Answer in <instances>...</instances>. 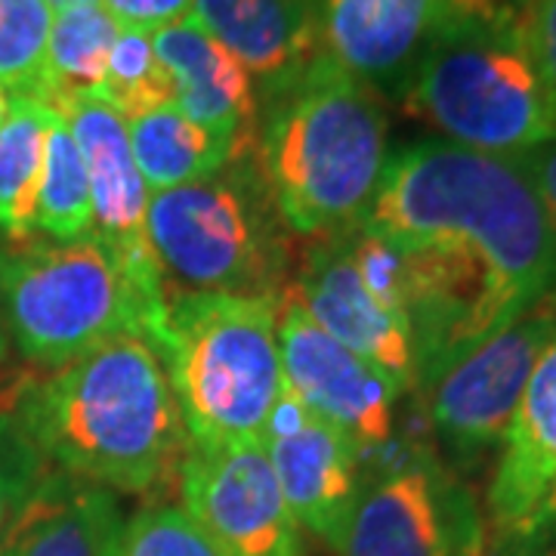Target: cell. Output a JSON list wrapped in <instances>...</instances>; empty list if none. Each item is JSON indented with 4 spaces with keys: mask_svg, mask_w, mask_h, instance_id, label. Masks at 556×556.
Instances as JSON below:
<instances>
[{
    "mask_svg": "<svg viewBox=\"0 0 556 556\" xmlns=\"http://www.w3.org/2000/svg\"><path fill=\"white\" fill-rule=\"evenodd\" d=\"M118 35V20L100 0L56 10L47 38L43 90L38 100L60 112L65 102L93 97L105 78V65Z\"/></svg>",
    "mask_w": 556,
    "mask_h": 556,
    "instance_id": "44dd1931",
    "label": "cell"
},
{
    "mask_svg": "<svg viewBox=\"0 0 556 556\" xmlns=\"http://www.w3.org/2000/svg\"><path fill=\"white\" fill-rule=\"evenodd\" d=\"M10 102H13V93L0 84V124H3L7 115H10Z\"/></svg>",
    "mask_w": 556,
    "mask_h": 556,
    "instance_id": "836d02e7",
    "label": "cell"
},
{
    "mask_svg": "<svg viewBox=\"0 0 556 556\" xmlns=\"http://www.w3.org/2000/svg\"><path fill=\"white\" fill-rule=\"evenodd\" d=\"M492 3L510 7V10H519V13H526V7H529V0H492Z\"/></svg>",
    "mask_w": 556,
    "mask_h": 556,
    "instance_id": "d590c367",
    "label": "cell"
},
{
    "mask_svg": "<svg viewBox=\"0 0 556 556\" xmlns=\"http://www.w3.org/2000/svg\"><path fill=\"white\" fill-rule=\"evenodd\" d=\"M273 294L167 291L159 356L189 445H263L285 371Z\"/></svg>",
    "mask_w": 556,
    "mask_h": 556,
    "instance_id": "5b68a950",
    "label": "cell"
},
{
    "mask_svg": "<svg viewBox=\"0 0 556 556\" xmlns=\"http://www.w3.org/2000/svg\"><path fill=\"white\" fill-rule=\"evenodd\" d=\"M294 232L260 174L254 152L217 174L149 195V241L164 285L281 298Z\"/></svg>",
    "mask_w": 556,
    "mask_h": 556,
    "instance_id": "8992f818",
    "label": "cell"
},
{
    "mask_svg": "<svg viewBox=\"0 0 556 556\" xmlns=\"http://www.w3.org/2000/svg\"><path fill=\"white\" fill-rule=\"evenodd\" d=\"M60 115L78 142L90 179L93 236L118 257L149 309L167 321V285L149 241V189L142 182L127 124L97 97L65 102Z\"/></svg>",
    "mask_w": 556,
    "mask_h": 556,
    "instance_id": "4fadbf2b",
    "label": "cell"
},
{
    "mask_svg": "<svg viewBox=\"0 0 556 556\" xmlns=\"http://www.w3.org/2000/svg\"><path fill=\"white\" fill-rule=\"evenodd\" d=\"M399 102L442 139L501 159L556 137L522 13L492 0H455Z\"/></svg>",
    "mask_w": 556,
    "mask_h": 556,
    "instance_id": "277c9868",
    "label": "cell"
},
{
    "mask_svg": "<svg viewBox=\"0 0 556 556\" xmlns=\"http://www.w3.org/2000/svg\"><path fill=\"white\" fill-rule=\"evenodd\" d=\"M50 25L43 0H0V84L13 97H40Z\"/></svg>",
    "mask_w": 556,
    "mask_h": 556,
    "instance_id": "d4e9b609",
    "label": "cell"
},
{
    "mask_svg": "<svg viewBox=\"0 0 556 556\" xmlns=\"http://www.w3.org/2000/svg\"><path fill=\"white\" fill-rule=\"evenodd\" d=\"M288 291L321 331L371 362L408 396L417 387L396 251L365 229L309 241Z\"/></svg>",
    "mask_w": 556,
    "mask_h": 556,
    "instance_id": "9c48e42d",
    "label": "cell"
},
{
    "mask_svg": "<svg viewBox=\"0 0 556 556\" xmlns=\"http://www.w3.org/2000/svg\"><path fill=\"white\" fill-rule=\"evenodd\" d=\"M152 43L174 80L179 112L229 142L236 159L254 152L260 93L244 62L192 16L152 31Z\"/></svg>",
    "mask_w": 556,
    "mask_h": 556,
    "instance_id": "2e32d148",
    "label": "cell"
},
{
    "mask_svg": "<svg viewBox=\"0 0 556 556\" xmlns=\"http://www.w3.org/2000/svg\"><path fill=\"white\" fill-rule=\"evenodd\" d=\"M522 25L538 78L544 84V93L556 115V0H529Z\"/></svg>",
    "mask_w": 556,
    "mask_h": 556,
    "instance_id": "83f0119b",
    "label": "cell"
},
{
    "mask_svg": "<svg viewBox=\"0 0 556 556\" xmlns=\"http://www.w3.org/2000/svg\"><path fill=\"white\" fill-rule=\"evenodd\" d=\"M47 470L50 464L22 424L10 380L0 387V535Z\"/></svg>",
    "mask_w": 556,
    "mask_h": 556,
    "instance_id": "4316f807",
    "label": "cell"
},
{
    "mask_svg": "<svg viewBox=\"0 0 556 556\" xmlns=\"http://www.w3.org/2000/svg\"><path fill=\"white\" fill-rule=\"evenodd\" d=\"M514 161L519 164V170L526 174V179L532 182L538 201L544 207V217H547L556 236V137L551 142H541L535 149L522 152Z\"/></svg>",
    "mask_w": 556,
    "mask_h": 556,
    "instance_id": "f546056e",
    "label": "cell"
},
{
    "mask_svg": "<svg viewBox=\"0 0 556 556\" xmlns=\"http://www.w3.org/2000/svg\"><path fill=\"white\" fill-rule=\"evenodd\" d=\"M56 109L35 97H13L0 124V239L22 244L35 239V201L47 130Z\"/></svg>",
    "mask_w": 556,
    "mask_h": 556,
    "instance_id": "7402d4cb",
    "label": "cell"
},
{
    "mask_svg": "<svg viewBox=\"0 0 556 556\" xmlns=\"http://www.w3.org/2000/svg\"><path fill=\"white\" fill-rule=\"evenodd\" d=\"M53 13L56 10H68V7H78V3H90V0H43Z\"/></svg>",
    "mask_w": 556,
    "mask_h": 556,
    "instance_id": "e575fe53",
    "label": "cell"
},
{
    "mask_svg": "<svg viewBox=\"0 0 556 556\" xmlns=\"http://www.w3.org/2000/svg\"><path fill=\"white\" fill-rule=\"evenodd\" d=\"M189 16L244 62L260 100L321 56L318 0H195Z\"/></svg>",
    "mask_w": 556,
    "mask_h": 556,
    "instance_id": "ac0fdd59",
    "label": "cell"
},
{
    "mask_svg": "<svg viewBox=\"0 0 556 556\" xmlns=\"http://www.w3.org/2000/svg\"><path fill=\"white\" fill-rule=\"evenodd\" d=\"M182 514L223 556H306L263 445H186Z\"/></svg>",
    "mask_w": 556,
    "mask_h": 556,
    "instance_id": "8fae6325",
    "label": "cell"
},
{
    "mask_svg": "<svg viewBox=\"0 0 556 556\" xmlns=\"http://www.w3.org/2000/svg\"><path fill=\"white\" fill-rule=\"evenodd\" d=\"M0 306L10 343L40 371L121 334L159 346L164 325L97 236L0 244Z\"/></svg>",
    "mask_w": 556,
    "mask_h": 556,
    "instance_id": "52a82bcc",
    "label": "cell"
},
{
    "mask_svg": "<svg viewBox=\"0 0 556 556\" xmlns=\"http://www.w3.org/2000/svg\"><path fill=\"white\" fill-rule=\"evenodd\" d=\"M263 452L303 532L340 554L362 492V452L285 383Z\"/></svg>",
    "mask_w": 556,
    "mask_h": 556,
    "instance_id": "5bb4252c",
    "label": "cell"
},
{
    "mask_svg": "<svg viewBox=\"0 0 556 556\" xmlns=\"http://www.w3.org/2000/svg\"><path fill=\"white\" fill-rule=\"evenodd\" d=\"M100 3L118 20L121 28L159 31L170 22L186 20L195 0H100Z\"/></svg>",
    "mask_w": 556,
    "mask_h": 556,
    "instance_id": "f1b7e54d",
    "label": "cell"
},
{
    "mask_svg": "<svg viewBox=\"0 0 556 556\" xmlns=\"http://www.w3.org/2000/svg\"><path fill=\"white\" fill-rule=\"evenodd\" d=\"M10 331H7V321H3V306H0V365L10 358Z\"/></svg>",
    "mask_w": 556,
    "mask_h": 556,
    "instance_id": "d6a6232c",
    "label": "cell"
},
{
    "mask_svg": "<svg viewBox=\"0 0 556 556\" xmlns=\"http://www.w3.org/2000/svg\"><path fill=\"white\" fill-rule=\"evenodd\" d=\"M452 10L455 0H318L321 56L399 100Z\"/></svg>",
    "mask_w": 556,
    "mask_h": 556,
    "instance_id": "9a60e30c",
    "label": "cell"
},
{
    "mask_svg": "<svg viewBox=\"0 0 556 556\" xmlns=\"http://www.w3.org/2000/svg\"><path fill=\"white\" fill-rule=\"evenodd\" d=\"M115 492L50 467L0 535V556H112L121 532Z\"/></svg>",
    "mask_w": 556,
    "mask_h": 556,
    "instance_id": "d6986e66",
    "label": "cell"
},
{
    "mask_svg": "<svg viewBox=\"0 0 556 556\" xmlns=\"http://www.w3.org/2000/svg\"><path fill=\"white\" fill-rule=\"evenodd\" d=\"M112 556H223L201 529L167 501H152L121 522Z\"/></svg>",
    "mask_w": 556,
    "mask_h": 556,
    "instance_id": "484cf974",
    "label": "cell"
},
{
    "mask_svg": "<svg viewBox=\"0 0 556 556\" xmlns=\"http://www.w3.org/2000/svg\"><path fill=\"white\" fill-rule=\"evenodd\" d=\"M489 556H556V535L501 538L492 541Z\"/></svg>",
    "mask_w": 556,
    "mask_h": 556,
    "instance_id": "1f68e13d",
    "label": "cell"
},
{
    "mask_svg": "<svg viewBox=\"0 0 556 556\" xmlns=\"http://www.w3.org/2000/svg\"><path fill=\"white\" fill-rule=\"evenodd\" d=\"M13 399L47 464L62 473L121 495H159L179 479L186 424L159 350L142 334L13 378Z\"/></svg>",
    "mask_w": 556,
    "mask_h": 556,
    "instance_id": "6da1fadb",
    "label": "cell"
},
{
    "mask_svg": "<svg viewBox=\"0 0 556 556\" xmlns=\"http://www.w3.org/2000/svg\"><path fill=\"white\" fill-rule=\"evenodd\" d=\"M556 479V331L541 350L485 489L492 538L510 535Z\"/></svg>",
    "mask_w": 556,
    "mask_h": 556,
    "instance_id": "e0dca14e",
    "label": "cell"
},
{
    "mask_svg": "<svg viewBox=\"0 0 556 556\" xmlns=\"http://www.w3.org/2000/svg\"><path fill=\"white\" fill-rule=\"evenodd\" d=\"M278 346L285 383L338 427L362 460L396 439V408L405 396L396 380L321 331L288 288L278 309Z\"/></svg>",
    "mask_w": 556,
    "mask_h": 556,
    "instance_id": "7c38bea8",
    "label": "cell"
},
{
    "mask_svg": "<svg viewBox=\"0 0 556 556\" xmlns=\"http://www.w3.org/2000/svg\"><path fill=\"white\" fill-rule=\"evenodd\" d=\"M556 331V291L473 346L420 396L437 452L452 470L497 455L541 350Z\"/></svg>",
    "mask_w": 556,
    "mask_h": 556,
    "instance_id": "30bf717a",
    "label": "cell"
},
{
    "mask_svg": "<svg viewBox=\"0 0 556 556\" xmlns=\"http://www.w3.org/2000/svg\"><path fill=\"white\" fill-rule=\"evenodd\" d=\"M93 97L105 102L124 124L174 105V80L155 53L152 31L121 28L105 65V78Z\"/></svg>",
    "mask_w": 556,
    "mask_h": 556,
    "instance_id": "cb8c5ba5",
    "label": "cell"
},
{
    "mask_svg": "<svg viewBox=\"0 0 556 556\" xmlns=\"http://www.w3.org/2000/svg\"><path fill=\"white\" fill-rule=\"evenodd\" d=\"M544 535H556V479L551 482V489L544 492V497L535 504V510L522 519L510 535H501V538H544ZM501 538H492V541H501Z\"/></svg>",
    "mask_w": 556,
    "mask_h": 556,
    "instance_id": "4dcf8cb0",
    "label": "cell"
},
{
    "mask_svg": "<svg viewBox=\"0 0 556 556\" xmlns=\"http://www.w3.org/2000/svg\"><path fill=\"white\" fill-rule=\"evenodd\" d=\"M127 137L149 195L199 182L236 159L229 142L186 118L177 105H164L130 121Z\"/></svg>",
    "mask_w": 556,
    "mask_h": 556,
    "instance_id": "ffe728a7",
    "label": "cell"
},
{
    "mask_svg": "<svg viewBox=\"0 0 556 556\" xmlns=\"http://www.w3.org/2000/svg\"><path fill=\"white\" fill-rule=\"evenodd\" d=\"M35 232L47 241H78L93 236V201L90 179L68 121L60 112L50 121L43 167H40L38 201H35Z\"/></svg>",
    "mask_w": 556,
    "mask_h": 556,
    "instance_id": "603a6c76",
    "label": "cell"
},
{
    "mask_svg": "<svg viewBox=\"0 0 556 556\" xmlns=\"http://www.w3.org/2000/svg\"><path fill=\"white\" fill-rule=\"evenodd\" d=\"M338 556H485L482 507L433 445L396 437L362 460Z\"/></svg>",
    "mask_w": 556,
    "mask_h": 556,
    "instance_id": "ba28073f",
    "label": "cell"
},
{
    "mask_svg": "<svg viewBox=\"0 0 556 556\" xmlns=\"http://www.w3.org/2000/svg\"><path fill=\"white\" fill-rule=\"evenodd\" d=\"M254 159L298 239L358 229L390 161L383 100L318 56L260 100Z\"/></svg>",
    "mask_w": 556,
    "mask_h": 556,
    "instance_id": "3957f363",
    "label": "cell"
},
{
    "mask_svg": "<svg viewBox=\"0 0 556 556\" xmlns=\"http://www.w3.org/2000/svg\"><path fill=\"white\" fill-rule=\"evenodd\" d=\"M358 229L393 248L442 244L473 254L529 303L556 291V236L514 159L442 137L405 142L390 152Z\"/></svg>",
    "mask_w": 556,
    "mask_h": 556,
    "instance_id": "7a4b0ae2",
    "label": "cell"
}]
</instances>
